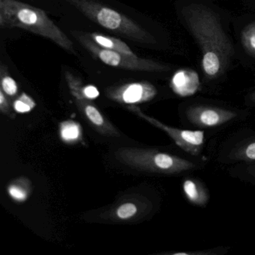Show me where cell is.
Masks as SVG:
<instances>
[{
    "instance_id": "1",
    "label": "cell",
    "mask_w": 255,
    "mask_h": 255,
    "mask_svg": "<svg viewBox=\"0 0 255 255\" xmlns=\"http://www.w3.org/2000/svg\"><path fill=\"white\" fill-rule=\"evenodd\" d=\"M186 26L202 53V69L207 80L222 76L229 66L234 47L218 16L210 8L190 4L182 11Z\"/></svg>"
},
{
    "instance_id": "2",
    "label": "cell",
    "mask_w": 255,
    "mask_h": 255,
    "mask_svg": "<svg viewBox=\"0 0 255 255\" xmlns=\"http://www.w3.org/2000/svg\"><path fill=\"white\" fill-rule=\"evenodd\" d=\"M0 26L24 29L51 40L64 50L74 51L72 41L45 11L19 0H0Z\"/></svg>"
},
{
    "instance_id": "3",
    "label": "cell",
    "mask_w": 255,
    "mask_h": 255,
    "mask_svg": "<svg viewBox=\"0 0 255 255\" xmlns=\"http://www.w3.org/2000/svg\"><path fill=\"white\" fill-rule=\"evenodd\" d=\"M116 156L133 168L164 175H188L206 165L200 158L182 157L153 149H122Z\"/></svg>"
},
{
    "instance_id": "4",
    "label": "cell",
    "mask_w": 255,
    "mask_h": 255,
    "mask_svg": "<svg viewBox=\"0 0 255 255\" xmlns=\"http://www.w3.org/2000/svg\"><path fill=\"white\" fill-rule=\"evenodd\" d=\"M89 20L104 29L136 42L156 44L153 35L122 13L91 0H66Z\"/></svg>"
},
{
    "instance_id": "5",
    "label": "cell",
    "mask_w": 255,
    "mask_h": 255,
    "mask_svg": "<svg viewBox=\"0 0 255 255\" xmlns=\"http://www.w3.org/2000/svg\"><path fill=\"white\" fill-rule=\"evenodd\" d=\"M248 116V113L242 110L204 103L186 105L181 115L186 127L204 131L222 129Z\"/></svg>"
},
{
    "instance_id": "6",
    "label": "cell",
    "mask_w": 255,
    "mask_h": 255,
    "mask_svg": "<svg viewBox=\"0 0 255 255\" xmlns=\"http://www.w3.org/2000/svg\"><path fill=\"white\" fill-rule=\"evenodd\" d=\"M79 42L95 57L113 68L144 72H165L171 69L170 66L152 59H143L136 55H128L119 52L107 50L95 44L86 33L73 32Z\"/></svg>"
},
{
    "instance_id": "7",
    "label": "cell",
    "mask_w": 255,
    "mask_h": 255,
    "mask_svg": "<svg viewBox=\"0 0 255 255\" xmlns=\"http://www.w3.org/2000/svg\"><path fill=\"white\" fill-rule=\"evenodd\" d=\"M216 161L231 165L255 162V129L242 128L225 138L218 148Z\"/></svg>"
},
{
    "instance_id": "8",
    "label": "cell",
    "mask_w": 255,
    "mask_h": 255,
    "mask_svg": "<svg viewBox=\"0 0 255 255\" xmlns=\"http://www.w3.org/2000/svg\"><path fill=\"white\" fill-rule=\"evenodd\" d=\"M128 109L129 111L132 112L153 126L164 131L174 141L176 145L189 156L200 158L202 154L206 142V131L198 129H180L173 128L162 123L154 118L144 114L138 107L129 106Z\"/></svg>"
},
{
    "instance_id": "9",
    "label": "cell",
    "mask_w": 255,
    "mask_h": 255,
    "mask_svg": "<svg viewBox=\"0 0 255 255\" xmlns=\"http://www.w3.org/2000/svg\"><path fill=\"white\" fill-rule=\"evenodd\" d=\"M107 95L112 101L134 105L152 101L157 95V89L148 82H137L110 88Z\"/></svg>"
},
{
    "instance_id": "10",
    "label": "cell",
    "mask_w": 255,
    "mask_h": 255,
    "mask_svg": "<svg viewBox=\"0 0 255 255\" xmlns=\"http://www.w3.org/2000/svg\"><path fill=\"white\" fill-rule=\"evenodd\" d=\"M71 95L75 98L76 104L79 110L89 119V122L97 128L101 133L106 135H116V129L106 120L101 112L98 110L89 99L85 98L79 91L75 89H69Z\"/></svg>"
},
{
    "instance_id": "11",
    "label": "cell",
    "mask_w": 255,
    "mask_h": 255,
    "mask_svg": "<svg viewBox=\"0 0 255 255\" xmlns=\"http://www.w3.org/2000/svg\"><path fill=\"white\" fill-rule=\"evenodd\" d=\"M201 82L198 73L189 68L179 70L171 79V89L182 98L195 95L199 90Z\"/></svg>"
},
{
    "instance_id": "12",
    "label": "cell",
    "mask_w": 255,
    "mask_h": 255,
    "mask_svg": "<svg viewBox=\"0 0 255 255\" xmlns=\"http://www.w3.org/2000/svg\"><path fill=\"white\" fill-rule=\"evenodd\" d=\"M182 191L188 201L192 205L204 207L210 201V194L208 188L199 179L186 175L182 181Z\"/></svg>"
},
{
    "instance_id": "13",
    "label": "cell",
    "mask_w": 255,
    "mask_h": 255,
    "mask_svg": "<svg viewBox=\"0 0 255 255\" xmlns=\"http://www.w3.org/2000/svg\"><path fill=\"white\" fill-rule=\"evenodd\" d=\"M88 36L100 47L107 50L119 52L128 55H135L130 47L122 40L114 37L107 36L99 33H86Z\"/></svg>"
},
{
    "instance_id": "14",
    "label": "cell",
    "mask_w": 255,
    "mask_h": 255,
    "mask_svg": "<svg viewBox=\"0 0 255 255\" xmlns=\"http://www.w3.org/2000/svg\"><path fill=\"white\" fill-rule=\"evenodd\" d=\"M228 171L234 178L255 186V162L235 164L230 166Z\"/></svg>"
},
{
    "instance_id": "15",
    "label": "cell",
    "mask_w": 255,
    "mask_h": 255,
    "mask_svg": "<svg viewBox=\"0 0 255 255\" xmlns=\"http://www.w3.org/2000/svg\"><path fill=\"white\" fill-rule=\"evenodd\" d=\"M241 41L246 53L255 58V22L249 23L243 29Z\"/></svg>"
},
{
    "instance_id": "16",
    "label": "cell",
    "mask_w": 255,
    "mask_h": 255,
    "mask_svg": "<svg viewBox=\"0 0 255 255\" xmlns=\"http://www.w3.org/2000/svg\"><path fill=\"white\" fill-rule=\"evenodd\" d=\"M1 75V89L8 96H14L17 95L18 87L15 80L8 74L6 67L1 65L0 67Z\"/></svg>"
},
{
    "instance_id": "17",
    "label": "cell",
    "mask_w": 255,
    "mask_h": 255,
    "mask_svg": "<svg viewBox=\"0 0 255 255\" xmlns=\"http://www.w3.org/2000/svg\"><path fill=\"white\" fill-rule=\"evenodd\" d=\"M80 128L78 124L74 122H64L61 125V137L64 141L71 142L80 137Z\"/></svg>"
},
{
    "instance_id": "18",
    "label": "cell",
    "mask_w": 255,
    "mask_h": 255,
    "mask_svg": "<svg viewBox=\"0 0 255 255\" xmlns=\"http://www.w3.org/2000/svg\"><path fill=\"white\" fill-rule=\"evenodd\" d=\"M229 248L219 246L213 249H201L197 251H186V252H174L171 255H224L229 252Z\"/></svg>"
},
{
    "instance_id": "19",
    "label": "cell",
    "mask_w": 255,
    "mask_h": 255,
    "mask_svg": "<svg viewBox=\"0 0 255 255\" xmlns=\"http://www.w3.org/2000/svg\"><path fill=\"white\" fill-rule=\"evenodd\" d=\"M36 106L35 101L29 95L23 93L14 104V108L19 113H26L30 112Z\"/></svg>"
},
{
    "instance_id": "20",
    "label": "cell",
    "mask_w": 255,
    "mask_h": 255,
    "mask_svg": "<svg viewBox=\"0 0 255 255\" xmlns=\"http://www.w3.org/2000/svg\"><path fill=\"white\" fill-rule=\"evenodd\" d=\"M137 213V207L132 203H126L119 207L117 215L120 219H127L133 216Z\"/></svg>"
},
{
    "instance_id": "21",
    "label": "cell",
    "mask_w": 255,
    "mask_h": 255,
    "mask_svg": "<svg viewBox=\"0 0 255 255\" xmlns=\"http://www.w3.org/2000/svg\"><path fill=\"white\" fill-rule=\"evenodd\" d=\"M8 192H9L11 198H14L16 201H24L27 197V193H26V191L23 190V188L16 186V185H11L8 188Z\"/></svg>"
},
{
    "instance_id": "22",
    "label": "cell",
    "mask_w": 255,
    "mask_h": 255,
    "mask_svg": "<svg viewBox=\"0 0 255 255\" xmlns=\"http://www.w3.org/2000/svg\"><path fill=\"white\" fill-rule=\"evenodd\" d=\"M0 108L2 113H5V114L9 112V105H8V101L5 97V92L2 91V89L0 90Z\"/></svg>"
},
{
    "instance_id": "23",
    "label": "cell",
    "mask_w": 255,
    "mask_h": 255,
    "mask_svg": "<svg viewBox=\"0 0 255 255\" xmlns=\"http://www.w3.org/2000/svg\"><path fill=\"white\" fill-rule=\"evenodd\" d=\"M246 103L249 107H255V91L248 95Z\"/></svg>"
}]
</instances>
